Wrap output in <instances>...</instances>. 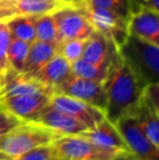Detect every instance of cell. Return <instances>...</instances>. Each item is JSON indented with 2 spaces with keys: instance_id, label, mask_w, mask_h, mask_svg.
<instances>
[{
  "instance_id": "1",
  "label": "cell",
  "mask_w": 159,
  "mask_h": 160,
  "mask_svg": "<svg viewBox=\"0 0 159 160\" xmlns=\"http://www.w3.org/2000/svg\"><path fill=\"white\" fill-rule=\"evenodd\" d=\"M106 93L105 116L115 123L122 117L133 114L143 87L120 56L109 67L104 80Z\"/></svg>"
},
{
  "instance_id": "2",
  "label": "cell",
  "mask_w": 159,
  "mask_h": 160,
  "mask_svg": "<svg viewBox=\"0 0 159 160\" xmlns=\"http://www.w3.org/2000/svg\"><path fill=\"white\" fill-rule=\"evenodd\" d=\"M118 52L142 87L159 83V46L129 35L118 48Z\"/></svg>"
},
{
  "instance_id": "3",
  "label": "cell",
  "mask_w": 159,
  "mask_h": 160,
  "mask_svg": "<svg viewBox=\"0 0 159 160\" xmlns=\"http://www.w3.org/2000/svg\"><path fill=\"white\" fill-rule=\"evenodd\" d=\"M58 137L47 128L33 122H23L0 137V156L12 160L15 157Z\"/></svg>"
},
{
  "instance_id": "4",
  "label": "cell",
  "mask_w": 159,
  "mask_h": 160,
  "mask_svg": "<svg viewBox=\"0 0 159 160\" xmlns=\"http://www.w3.org/2000/svg\"><path fill=\"white\" fill-rule=\"evenodd\" d=\"M79 7L94 30L106 36L118 48L129 37V19L122 18L110 10L88 6L84 2L79 4Z\"/></svg>"
},
{
  "instance_id": "5",
  "label": "cell",
  "mask_w": 159,
  "mask_h": 160,
  "mask_svg": "<svg viewBox=\"0 0 159 160\" xmlns=\"http://www.w3.org/2000/svg\"><path fill=\"white\" fill-rule=\"evenodd\" d=\"M52 145L59 160H111L117 155L95 145L81 134L58 136Z\"/></svg>"
},
{
  "instance_id": "6",
  "label": "cell",
  "mask_w": 159,
  "mask_h": 160,
  "mask_svg": "<svg viewBox=\"0 0 159 160\" xmlns=\"http://www.w3.org/2000/svg\"><path fill=\"white\" fill-rule=\"evenodd\" d=\"M130 152L138 160H159V147L155 146L138 125L134 114L122 117L116 122Z\"/></svg>"
},
{
  "instance_id": "7",
  "label": "cell",
  "mask_w": 159,
  "mask_h": 160,
  "mask_svg": "<svg viewBox=\"0 0 159 160\" xmlns=\"http://www.w3.org/2000/svg\"><path fill=\"white\" fill-rule=\"evenodd\" d=\"M53 93L63 94L80 99L99 108L105 112L106 93H105L104 82L87 80L71 74L62 84H60L55 89Z\"/></svg>"
},
{
  "instance_id": "8",
  "label": "cell",
  "mask_w": 159,
  "mask_h": 160,
  "mask_svg": "<svg viewBox=\"0 0 159 160\" xmlns=\"http://www.w3.org/2000/svg\"><path fill=\"white\" fill-rule=\"evenodd\" d=\"M57 24L60 42L66 39L86 40L93 34L94 28L79 6H67L52 13Z\"/></svg>"
},
{
  "instance_id": "9",
  "label": "cell",
  "mask_w": 159,
  "mask_h": 160,
  "mask_svg": "<svg viewBox=\"0 0 159 160\" xmlns=\"http://www.w3.org/2000/svg\"><path fill=\"white\" fill-rule=\"evenodd\" d=\"M49 103L56 109L64 112L79 121L81 124L86 128V130L94 128L102 119L106 118L105 112L99 108L63 94L52 93Z\"/></svg>"
},
{
  "instance_id": "10",
  "label": "cell",
  "mask_w": 159,
  "mask_h": 160,
  "mask_svg": "<svg viewBox=\"0 0 159 160\" xmlns=\"http://www.w3.org/2000/svg\"><path fill=\"white\" fill-rule=\"evenodd\" d=\"M49 94H24L0 97V108L23 122H32L50 101Z\"/></svg>"
},
{
  "instance_id": "11",
  "label": "cell",
  "mask_w": 159,
  "mask_h": 160,
  "mask_svg": "<svg viewBox=\"0 0 159 160\" xmlns=\"http://www.w3.org/2000/svg\"><path fill=\"white\" fill-rule=\"evenodd\" d=\"M67 7L55 0H0V22L17 15H42Z\"/></svg>"
},
{
  "instance_id": "12",
  "label": "cell",
  "mask_w": 159,
  "mask_h": 160,
  "mask_svg": "<svg viewBox=\"0 0 159 160\" xmlns=\"http://www.w3.org/2000/svg\"><path fill=\"white\" fill-rule=\"evenodd\" d=\"M32 122L47 128L57 136L77 135L86 131V128L81 124L79 121L64 112L56 109L50 103H48L42 110L37 118Z\"/></svg>"
},
{
  "instance_id": "13",
  "label": "cell",
  "mask_w": 159,
  "mask_h": 160,
  "mask_svg": "<svg viewBox=\"0 0 159 160\" xmlns=\"http://www.w3.org/2000/svg\"><path fill=\"white\" fill-rule=\"evenodd\" d=\"M118 57V47L102 34L94 31L93 34L85 40L82 58L91 63L109 69Z\"/></svg>"
},
{
  "instance_id": "14",
  "label": "cell",
  "mask_w": 159,
  "mask_h": 160,
  "mask_svg": "<svg viewBox=\"0 0 159 160\" xmlns=\"http://www.w3.org/2000/svg\"><path fill=\"white\" fill-rule=\"evenodd\" d=\"M81 135L89 139L95 145L116 154L121 152H130L118 128L107 118H104L94 128L81 133Z\"/></svg>"
},
{
  "instance_id": "15",
  "label": "cell",
  "mask_w": 159,
  "mask_h": 160,
  "mask_svg": "<svg viewBox=\"0 0 159 160\" xmlns=\"http://www.w3.org/2000/svg\"><path fill=\"white\" fill-rule=\"evenodd\" d=\"M129 33L130 35L159 46L158 11L141 9L131 13L129 18Z\"/></svg>"
},
{
  "instance_id": "16",
  "label": "cell",
  "mask_w": 159,
  "mask_h": 160,
  "mask_svg": "<svg viewBox=\"0 0 159 160\" xmlns=\"http://www.w3.org/2000/svg\"><path fill=\"white\" fill-rule=\"evenodd\" d=\"M71 74V64L62 56L56 53L39 71H37L31 78H35L40 84L55 92V89Z\"/></svg>"
},
{
  "instance_id": "17",
  "label": "cell",
  "mask_w": 159,
  "mask_h": 160,
  "mask_svg": "<svg viewBox=\"0 0 159 160\" xmlns=\"http://www.w3.org/2000/svg\"><path fill=\"white\" fill-rule=\"evenodd\" d=\"M56 53H57L56 45L35 39L30 44V49H28L27 57H26L23 73L28 76L34 75Z\"/></svg>"
},
{
  "instance_id": "18",
  "label": "cell",
  "mask_w": 159,
  "mask_h": 160,
  "mask_svg": "<svg viewBox=\"0 0 159 160\" xmlns=\"http://www.w3.org/2000/svg\"><path fill=\"white\" fill-rule=\"evenodd\" d=\"M133 114L137 120L138 125L143 130L149 141L155 146L159 147V113L154 111L146 105L138 101L137 107L135 108Z\"/></svg>"
},
{
  "instance_id": "19",
  "label": "cell",
  "mask_w": 159,
  "mask_h": 160,
  "mask_svg": "<svg viewBox=\"0 0 159 160\" xmlns=\"http://www.w3.org/2000/svg\"><path fill=\"white\" fill-rule=\"evenodd\" d=\"M37 15H17L4 21L12 37L32 42L36 39L35 18Z\"/></svg>"
},
{
  "instance_id": "20",
  "label": "cell",
  "mask_w": 159,
  "mask_h": 160,
  "mask_svg": "<svg viewBox=\"0 0 159 160\" xmlns=\"http://www.w3.org/2000/svg\"><path fill=\"white\" fill-rule=\"evenodd\" d=\"M35 32H36V39L56 46H58L60 42L57 24L52 13H46V14L37 15L35 18Z\"/></svg>"
},
{
  "instance_id": "21",
  "label": "cell",
  "mask_w": 159,
  "mask_h": 160,
  "mask_svg": "<svg viewBox=\"0 0 159 160\" xmlns=\"http://www.w3.org/2000/svg\"><path fill=\"white\" fill-rule=\"evenodd\" d=\"M30 44L31 42H24V40L17 39V38L11 36L8 52H7L8 63L11 69L23 73L26 57H27L28 49H30Z\"/></svg>"
},
{
  "instance_id": "22",
  "label": "cell",
  "mask_w": 159,
  "mask_h": 160,
  "mask_svg": "<svg viewBox=\"0 0 159 160\" xmlns=\"http://www.w3.org/2000/svg\"><path fill=\"white\" fill-rule=\"evenodd\" d=\"M71 72L73 75L80 76V78L104 82L108 69L98 67V65L91 63L83 58H80L77 61L71 63Z\"/></svg>"
},
{
  "instance_id": "23",
  "label": "cell",
  "mask_w": 159,
  "mask_h": 160,
  "mask_svg": "<svg viewBox=\"0 0 159 160\" xmlns=\"http://www.w3.org/2000/svg\"><path fill=\"white\" fill-rule=\"evenodd\" d=\"M84 39H66L61 40L57 46V53L64 58L69 63H73L82 58L84 50Z\"/></svg>"
},
{
  "instance_id": "24",
  "label": "cell",
  "mask_w": 159,
  "mask_h": 160,
  "mask_svg": "<svg viewBox=\"0 0 159 160\" xmlns=\"http://www.w3.org/2000/svg\"><path fill=\"white\" fill-rule=\"evenodd\" d=\"M83 2L88 6L110 10L125 19L130 18L129 0H83Z\"/></svg>"
},
{
  "instance_id": "25",
  "label": "cell",
  "mask_w": 159,
  "mask_h": 160,
  "mask_svg": "<svg viewBox=\"0 0 159 160\" xmlns=\"http://www.w3.org/2000/svg\"><path fill=\"white\" fill-rule=\"evenodd\" d=\"M12 160H59L53 148L52 142L35 147Z\"/></svg>"
},
{
  "instance_id": "26",
  "label": "cell",
  "mask_w": 159,
  "mask_h": 160,
  "mask_svg": "<svg viewBox=\"0 0 159 160\" xmlns=\"http://www.w3.org/2000/svg\"><path fill=\"white\" fill-rule=\"evenodd\" d=\"M140 100L159 113V83L145 85L141 92Z\"/></svg>"
},
{
  "instance_id": "27",
  "label": "cell",
  "mask_w": 159,
  "mask_h": 160,
  "mask_svg": "<svg viewBox=\"0 0 159 160\" xmlns=\"http://www.w3.org/2000/svg\"><path fill=\"white\" fill-rule=\"evenodd\" d=\"M10 39L11 34L6 23L0 22V75H2L10 68L8 63V57H7Z\"/></svg>"
},
{
  "instance_id": "28",
  "label": "cell",
  "mask_w": 159,
  "mask_h": 160,
  "mask_svg": "<svg viewBox=\"0 0 159 160\" xmlns=\"http://www.w3.org/2000/svg\"><path fill=\"white\" fill-rule=\"evenodd\" d=\"M22 123H23V121H21L13 114L9 113L8 111L0 108V137L6 135L14 128L19 127Z\"/></svg>"
},
{
  "instance_id": "29",
  "label": "cell",
  "mask_w": 159,
  "mask_h": 160,
  "mask_svg": "<svg viewBox=\"0 0 159 160\" xmlns=\"http://www.w3.org/2000/svg\"><path fill=\"white\" fill-rule=\"evenodd\" d=\"M130 14L141 9H152L158 11L159 0H129Z\"/></svg>"
},
{
  "instance_id": "30",
  "label": "cell",
  "mask_w": 159,
  "mask_h": 160,
  "mask_svg": "<svg viewBox=\"0 0 159 160\" xmlns=\"http://www.w3.org/2000/svg\"><path fill=\"white\" fill-rule=\"evenodd\" d=\"M111 160H138V159L136 158L132 152H118L117 155H115Z\"/></svg>"
},
{
  "instance_id": "31",
  "label": "cell",
  "mask_w": 159,
  "mask_h": 160,
  "mask_svg": "<svg viewBox=\"0 0 159 160\" xmlns=\"http://www.w3.org/2000/svg\"><path fill=\"white\" fill-rule=\"evenodd\" d=\"M55 1L63 3L66 6H79L83 2V0H55Z\"/></svg>"
},
{
  "instance_id": "32",
  "label": "cell",
  "mask_w": 159,
  "mask_h": 160,
  "mask_svg": "<svg viewBox=\"0 0 159 160\" xmlns=\"http://www.w3.org/2000/svg\"><path fill=\"white\" fill-rule=\"evenodd\" d=\"M0 160H11V159H8V158H4V157H1V156H0Z\"/></svg>"
}]
</instances>
